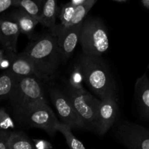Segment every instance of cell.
Here are the masks:
<instances>
[{"mask_svg":"<svg viewBox=\"0 0 149 149\" xmlns=\"http://www.w3.org/2000/svg\"><path fill=\"white\" fill-rule=\"evenodd\" d=\"M23 53L34 65L39 79H49L63 62L56 37L52 33H46L29 44Z\"/></svg>","mask_w":149,"mask_h":149,"instance_id":"6da1fadb","label":"cell"},{"mask_svg":"<svg viewBox=\"0 0 149 149\" xmlns=\"http://www.w3.org/2000/svg\"><path fill=\"white\" fill-rule=\"evenodd\" d=\"M84 81L100 98H116V84L109 67L100 57L83 54L79 62Z\"/></svg>","mask_w":149,"mask_h":149,"instance_id":"7a4b0ae2","label":"cell"},{"mask_svg":"<svg viewBox=\"0 0 149 149\" xmlns=\"http://www.w3.org/2000/svg\"><path fill=\"white\" fill-rule=\"evenodd\" d=\"M9 101L13 114L19 122H21L24 114L31 107L47 103L42 84L36 77H17Z\"/></svg>","mask_w":149,"mask_h":149,"instance_id":"3957f363","label":"cell"},{"mask_svg":"<svg viewBox=\"0 0 149 149\" xmlns=\"http://www.w3.org/2000/svg\"><path fill=\"white\" fill-rule=\"evenodd\" d=\"M83 53L100 57L109 48V38L104 23L100 18H89L83 22L79 38Z\"/></svg>","mask_w":149,"mask_h":149,"instance_id":"277c9868","label":"cell"},{"mask_svg":"<svg viewBox=\"0 0 149 149\" xmlns=\"http://www.w3.org/2000/svg\"><path fill=\"white\" fill-rule=\"evenodd\" d=\"M64 93L71 100L84 128L95 130L96 115L100 100L95 97L85 90H74L69 85Z\"/></svg>","mask_w":149,"mask_h":149,"instance_id":"5b68a950","label":"cell"},{"mask_svg":"<svg viewBox=\"0 0 149 149\" xmlns=\"http://www.w3.org/2000/svg\"><path fill=\"white\" fill-rule=\"evenodd\" d=\"M21 122L33 127L43 130L50 136L57 132L59 121L47 103H39L28 109Z\"/></svg>","mask_w":149,"mask_h":149,"instance_id":"8992f818","label":"cell"},{"mask_svg":"<svg viewBox=\"0 0 149 149\" xmlns=\"http://www.w3.org/2000/svg\"><path fill=\"white\" fill-rule=\"evenodd\" d=\"M118 140L128 149H149V130L130 122H123L116 130Z\"/></svg>","mask_w":149,"mask_h":149,"instance_id":"52a82bcc","label":"cell"},{"mask_svg":"<svg viewBox=\"0 0 149 149\" xmlns=\"http://www.w3.org/2000/svg\"><path fill=\"white\" fill-rule=\"evenodd\" d=\"M49 92L51 100L61 119V123L71 129H85L66 94L56 88L50 89Z\"/></svg>","mask_w":149,"mask_h":149,"instance_id":"ba28073f","label":"cell"},{"mask_svg":"<svg viewBox=\"0 0 149 149\" xmlns=\"http://www.w3.org/2000/svg\"><path fill=\"white\" fill-rule=\"evenodd\" d=\"M82 23L68 27H64L61 24L56 25L51 30V33L56 37L58 41L63 62H65L76 49L79 41Z\"/></svg>","mask_w":149,"mask_h":149,"instance_id":"9c48e42d","label":"cell"},{"mask_svg":"<svg viewBox=\"0 0 149 149\" xmlns=\"http://www.w3.org/2000/svg\"><path fill=\"white\" fill-rule=\"evenodd\" d=\"M118 105L116 98L108 97L100 100L96 115L95 131L103 135L111 127L116 119Z\"/></svg>","mask_w":149,"mask_h":149,"instance_id":"30bf717a","label":"cell"},{"mask_svg":"<svg viewBox=\"0 0 149 149\" xmlns=\"http://www.w3.org/2000/svg\"><path fill=\"white\" fill-rule=\"evenodd\" d=\"M20 31L17 25L9 19L0 16V44L8 52L17 53V44Z\"/></svg>","mask_w":149,"mask_h":149,"instance_id":"8fae6325","label":"cell"},{"mask_svg":"<svg viewBox=\"0 0 149 149\" xmlns=\"http://www.w3.org/2000/svg\"><path fill=\"white\" fill-rule=\"evenodd\" d=\"M135 96L141 116L149 122V79L146 73L135 81Z\"/></svg>","mask_w":149,"mask_h":149,"instance_id":"7c38bea8","label":"cell"},{"mask_svg":"<svg viewBox=\"0 0 149 149\" xmlns=\"http://www.w3.org/2000/svg\"><path fill=\"white\" fill-rule=\"evenodd\" d=\"M8 71L17 77H36L39 79V74L32 61L23 52L13 55Z\"/></svg>","mask_w":149,"mask_h":149,"instance_id":"4fadbf2b","label":"cell"},{"mask_svg":"<svg viewBox=\"0 0 149 149\" xmlns=\"http://www.w3.org/2000/svg\"><path fill=\"white\" fill-rule=\"evenodd\" d=\"M8 18L17 25L20 33L26 35L29 38L32 36L36 25L39 23L36 19L29 15L21 8L13 10Z\"/></svg>","mask_w":149,"mask_h":149,"instance_id":"5bb4252c","label":"cell"},{"mask_svg":"<svg viewBox=\"0 0 149 149\" xmlns=\"http://www.w3.org/2000/svg\"><path fill=\"white\" fill-rule=\"evenodd\" d=\"M58 13V3L55 0L44 1L40 23L52 30L56 26V18Z\"/></svg>","mask_w":149,"mask_h":149,"instance_id":"9a60e30c","label":"cell"},{"mask_svg":"<svg viewBox=\"0 0 149 149\" xmlns=\"http://www.w3.org/2000/svg\"><path fill=\"white\" fill-rule=\"evenodd\" d=\"M44 1L41 0H13V7H20L40 23Z\"/></svg>","mask_w":149,"mask_h":149,"instance_id":"2e32d148","label":"cell"},{"mask_svg":"<svg viewBox=\"0 0 149 149\" xmlns=\"http://www.w3.org/2000/svg\"><path fill=\"white\" fill-rule=\"evenodd\" d=\"M17 81V77L8 70L0 74V102L10 99Z\"/></svg>","mask_w":149,"mask_h":149,"instance_id":"e0dca14e","label":"cell"},{"mask_svg":"<svg viewBox=\"0 0 149 149\" xmlns=\"http://www.w3.org/2000/svg\"><path fill=\"white\" fill-rule=\"evenodd\" d=\"M9 149H35L31 140L23 132H12L8 139Z\"/></svg>","mask_w":149,"mask_h":149,"instance_id":"ac0fdd59","label":"cell"},{"mask_svg":"<svg viewBox=\"0 0 149 149\" xmlns=\"http://www.w3.org/2000/svg\"><path fill=\"white\" fill-rule=\"evenodd\" d=\"M57 130L65 137L67 145L70 149H87L84 144L74 136L70 127L59 122L57 126Z\"/></svg>","mask_w":149,"mask_h":149,"instance_id":"d6986e66","label":"cell"},{"mask_svg":"<svg viewBox=\"0 0 149 149\" xmlns=\"http://www.w3.org/2000/svg\"><path fill=\"white\" fill-rule=\"evenodd\" d=\"M96 2L97 0H85L82 4L76 7L74 17L70 23L69 26H75L83 23V20L85 16L88 14L89 11L91 10Z\"/></svg>","mask_w":149,"mask_h":149,"instance_id":"ffe728a7","label":"cell"},{"mask_svg":"<svg viewBox=\"0 0 149 149\" xmlns=\"http://www.w3.org/2000/svg\"><path fill=\"white\" fill-rule=\"evenodd\" d=\"M83 81H84V78H83L81 68L79 64L77 63L74 65L71 71V76L68 79V83H69L68 85L74 90H84L82 85Z\"/></svg>","mask_w":149,"mask_h":149,"instance_id":"44dd1931","label":"cell"},{"mask_svg":"<svg viewBox=\"0 0 149 149\" xmlns=\"http://www.w3.org/2000/svg\"><path fill=\"white\" fill-rule=\"evenodd\" d=\"M76 7L71 4L70 2L63 4L59 11V17L61 20V25L64 27H68L74 17V12H75Z\"/></svg>","mask_w":149,"mask_h":149,"instance_id":"7402d4cb","label":"cell"},{"mask_svg":"<svg viewBox=\"0 0 149 149\" xmlns=\"http://www.w3.org/2000/svg\"><path fill=\"white\" fill-rule=\"evenodd\" d=\"M15 124L11 116L4 108L0 109V130L9 131V129H14Z\"/></svg>","mask_w":149,"mask_h":149,"instance_id":"603a6c76","label":"cell"},{"mask_svg":"<svg viewBox=\"0 0 149 149\" xmlns=\"http://www.w3.org/2000/svg\"><path fill=\"white\" fill-rule=\"evenodd\" d=\"M16 53L8 52L4 49H0V69L7 71L10 68L13 55Z\"/></svg>","mask_w":149,"mask_h":149,"instance_id":"cb8c5ba5","label":"cell"},{"mask_svg":"<svg viewBox=\"0 0 149 149\" xmlns=\"http://www.w3.org/2000/svg\"><path fill=\"white\" fill-rule=\"evenodd\" d=\"M11 132L10 131L0 130V149H9L8 139Z\"/></svg>","mask_w":149,"mask_h":149,"instance_id":"d4e9b609","label":"cell"},{"mask_svg":"<svg viewBox=\"0 0 149 149\" xmlns=\"http://www.w3.org/2000/svg\"><path fill=\"white\" fill-rule=\"evenodd\" d=\"M35 149H52V146L49 141L43 139H33Z\"/></svg>","mask_w":149,"mask_h":149,"instance_id":"484cf974","label":"cell"},{"mask_svg":"<svg viewBox=\"0 0 149 149\" xmlns=\"http://www.w3.org/2000/svg\"><path fill=\"white\" fill-rule=\"evenodd\" d=\"M13 7V0H0V14Z\"/></svg>","mask_w":149,"mask_h":149,"instance_id":"4316f807","label":"cell"},{"mask_svg":"<svg viewBox=\"0 0 149 149\" xmlns=\"http://www.w3.org/2000/svg\"><path fill=\"white\" fill-rule=\"evenodd\" d=\"M84 1H85V0H72V1H69V2L72 5H74V7H78V6L82 4Z\"/></svg>","mask_w":149,"mask_h":149,"instance_id":"83f0119b","label":"cell"},{"mask_svg":"<svg viewBox=\"0 0 149 149\" xmlns=\"http://www.w3.org/2000/svg\"><path fill=\"white\" fill-rule=\"evenodd\" d=\"M141 3L143 8L149 10V0H142Z\"/></svg>","mask_w":149,"mask_h":149,"instance_id":"f1b7e54d","label":"cell"},{"mask_svg":"<svg viewBox=\"0 0 149 149\" xmlns=\"http://www.w3.org/2000/svg\"><path fill=\"white\" fill-rule=\"evenodd\" d=\"M113 1H116V2H118V3H125L127 1V0H113Z\"/></svg>","mask_w":149,"mask_h":149,"instance_id":"f546056e","label":"cell"},{"mask_svg":"<svg viewBox=\"0 0 149 149\" xmlns=\"http://www.w3.org/2000/svg\"><path fill=\"white\" fill-rule=\"evenodd\" d=\"M148 69H149V63H148Z\"/></svg>","mask_w":149,"mask_h":149,"instance_id":"4dcf8cb0","label":"cell"}]
</instances>
